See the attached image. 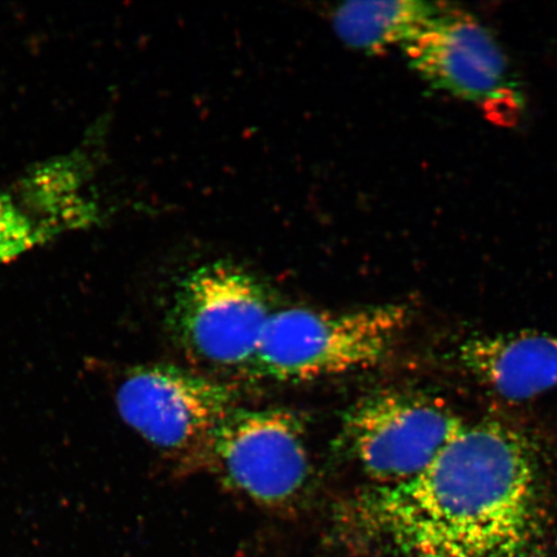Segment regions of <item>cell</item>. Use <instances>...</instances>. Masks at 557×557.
I'll return each instance as SVG.
<instances>
[{
	"instance_id": "obj_6",
	"label": "cell",
	"mask_w": 557,
	"mask_h": 557,
	"mask_svg": "<svg viewBox=\"0 0 557 557\" xmlns=\"http://www.w3.org/2000/svg\"><path fill=\"white\" fill-rule=\"evenodd\" d=\"M116 406L125 423L174 458L203 455L235 408L232 388L186 369L137 367L121 383Z\"/></svg>"
},
{
	"instance_id": "obj_9",
	"label": "cell",
	"mask_w": 557,
	"mask_h": 557,
	"mask_svg": "<svg viewBox=\"0 0 557 557\" xmlns=\"http://www.w3.org/2000/svg\"><path fill=\"white\" fill-rule=\"evenodd\" d=\"M438 4L399 2H348L333 15L334 30L346 45L364 52L403 46L435 15Z\"/></svg>"
},
{
	"instance_id": "obj_10",
	"label": "cell",
	"mask_w": 557,
	"mask_h": 557,
	"mask_svg": "<svg viewBox=\"0 0 557 557\" xmlns=\"http://www.w3.org/2000/svg\"><path fill=\"white\" fill-rule=\"evenodd\" d=\"M60 227L29 211L15 195L0 190V267L44 246Z\"/></svg>"
},
{
	"instance_id": "obj_4",
	"label": "cell",
	"mask_w": 557,
	"mask_h": 557,
	"mask_svg": "<svg viewBox=\"0 0 557 557\" xmlns=\"http://www.w3.org/2000/svg\"><path fill=\"white\" fill-rule=\"evenodd\" d=\"M465 424L426 396L379 393L347 410L341 445L373 485L398 484L428 469Z\"/></svg>"
},
{
	"instance_id": "obj_1",
	"label": "cell",
	"mask_w": 557,
	"mask_h": 557,
	"mask_svg": "<svg viewBox=\"0 0 557 557\" xmlns=\"http://www.w3.org/2000/svg\"><path fill=\"white\" fill-rule=\"evenodd\" d=\"M543 478L527 438L499 422L466 423L407 482L369 485L341 503L344 546L400 557H521L542 527Z\"/></svg>"
},
{
	"instance_id": "obj_8",
	"label": "cell",
	"mask_w": 557,
	"mask_h": 557,
	"mask_svg": "<svg viewBox=\"0 0 557 557\" xmlns=\"http://www.w3.org/2000/svg\"><path fill=\"white\" fill-rule=\"evenodd\" d=\"M458 355L466 371L508 400L533 399L557 387L554 334H483L465 341Z\"/></svg>"
},
{
	"instance_id": "obj_5",
	"label": "cell",
	"mask_w": 557,
	"mask_h": 557,
	"mask_svg": "<svg viewBox=\"0 0 557 557\" xmlns=\"http://www.w3.org/2000/svg\"><path fill=\"white\" fill-rule=\"evenodd\" d=\"M207 461L222 482L264 507L295 503L310 479L305 429L288 409L235 408L215 431Z\"/></svg>"
},
{
	"instance_id": "obj_2",
	"label": "cell",
	"mask_w": 557,
	"mask_h": 557,
	"mask_svg": "<svg viewBox=\"0 0 557 557\" xmlns=\"http://www.w3.org/2000/svg\"><path fill=\"white\" fill-rule=\"evenodd\" d=\"M409 320L401 305L274 311L252 361L257 374L304 382L364 371L392 351Z\"/></svg>"
},
{
	"instance_id": "obj_7",
	"label": "cell",
	"mask_w": 557,
	"mask_h": 557,
	"mask_svg": "<svg viewBox=\"0 0 557 557\" xmlns=\"http://www.w3.org/2000/svg\"><path fill=\"white\" fill-rule=\"evenodd\" d=\"M410 66L431 87L515 116L522 104L504 51L470 13L438 4L435 15L401 46Z\"/></svg>"
},
{
	"instance_id": "obj_3",
	"label": "cell",
	"mask_w": 557,
	"mask_h": 557,
	"mask_svg": "<svg viewBox=\"0 0 557 557\" xmlns=\"http://www.w3.org/2000/svg\"><path fill=\"white\" fill-rule=\"evenodd\" d=\"M273 310L261 283L227 261L206 263L176 292L170 322L195 359L219 367L252 364Z\"/></svg>"
}]
</instances>
